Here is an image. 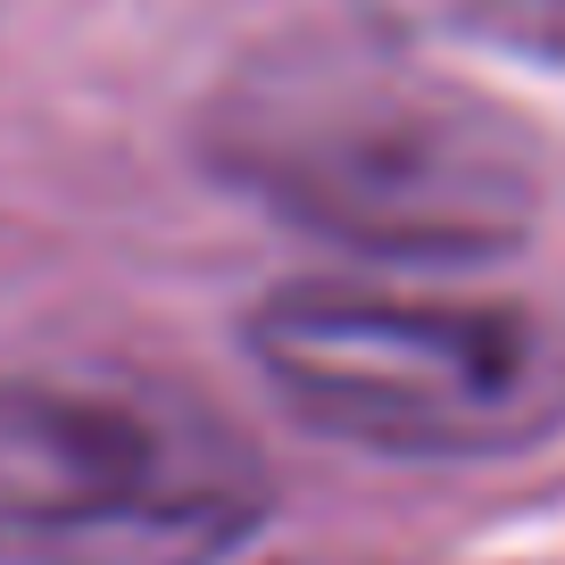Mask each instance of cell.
<instances>
[{
  "label": "cell",
  "mask_w": 565,
  "mask_h": 565,
  "mask_svg": "<svg viewBox=\"0 0 565 565\" xmlns=\"http://www.w3.org/2000/svg\"><path fill=\"white\" fill-rule=\"evenodd\" d=\"M216 167L366 258H499L532 225V159L466 92L358 51L249 67L216 108Z\"/></svg>",
  "instance_id": "1"
},
{
  "label": "cell",
  "mask_w": 565,
  "mask_h": 565,
  "mask_svg": "<svg viewBox=\"0 0 565 565\" xmlns=\"http://www.w3.org/2000/svg\"><path fill=\"white\" fill-rule=\"evenodd\" d=\"M266 466L192 399L0 374V565H225Z\"/></svg>",
  "instance_id": "3"
},
{
  "label": "cell",
  "mask_w": 565,
  "mask_h": 565,
  "mask_svg": "<svg viewBox=\"0 0 565 565\" xmlns=\"http://www.w3.org/2000/svg\"><path fill=\"white\" fill-rule=\"evenodd\" d=\"M266 391L374 458H508L565 424V324L508 300H441L300 275L249 308Z\"/></svg>",
  "instance_id": "2"
}]
</instances>
